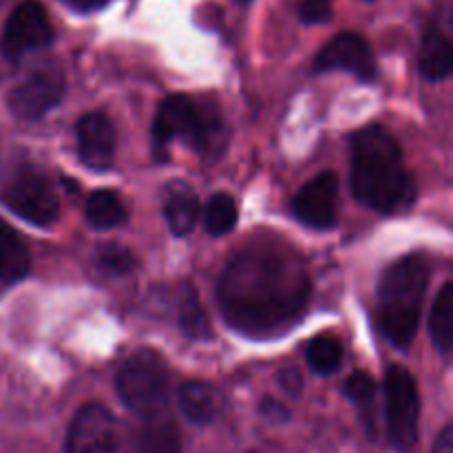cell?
I'll return each instance as SVG.
<instances>
[{
  "mask_svg": "<svg viewBox=\"0 0 453 453\" xmlns=\"http://www.w3.org/2000/svg\"><path fill=\"white\" fill-rule=\"evenodd\" d=\"M0 202L16 212L20 219L47 228L60 215V202L49 184L47 177L35 168H18L3 186H0Z\"/></svg>",
  "mask_w": 453,
  "mask_h": 453,
  "instance_id": "cell-6",
  "label": "cell"
},
{
  "mask_svg": "<svg viewBox=\"0 0 453 453\" xmlns=\"http://www.w3.org/2000/svg\"><path fill=\"white\" fill-rule=\"evenodd\" d=\"M345 396L352 403H357L361 410L370 411L376 396L374 379L370 374H365V372H354L348 379V383H345Z\"/></svg>",
  "mask_w": 453,
  "mask_h": 453,
  "instance_id": "cell-25",
  "label": "cell"
},
{
  "mask_svg": "<svg viewBox=\"0 0 453 453\" xmlns=\"http://www.w3.org/2000/svg\"><path fill=\"white\" fill-rule=\"evenodd\" d=\"M84 217L93 228H115V226H122L127 221V208L113 190L102 188L88 195Z\"/></svg>",
  "mask_w": 453,
  "mask_h": 453,
  "instance_id": "cell-18",
  "label": "cell"
},
{
  "mask_svg": "<svg viewBox=\"0 0 453 453\" xmlns=\"http://www.w3.org/2000/svg\"><path fill=\"white\" fill-rule=\"evenodd\" d=\"M261 414H264V418H268L270 423H286V420L290 418L286 407H283L281 403L273 401V398H265V401L261 403Z\"/></svg>",
  "mask_w": 453,
  "mask_h": 453,
  "instance_id": "cell-28",
  "label": "cell"
},
{
  "mask_svg": "<svg viewBox=\"0 0 453 453\" xmlns=\"http://www.w3.org/2000/svg\"><path fill=\"white\" fill-rule=\"evenodd\" d=\"M453 66L451 40L438 25H429L420 47V73L432 82L449 78Z\"/></svg>",
  "mask_w": 453,
  "mask_h": 453,
  "instance_id": "cell-15",
  "label": "cell"
},
{
  "mask_svg": "<svg viewBox=\"0 0 453 453\" xmlns=\"http://www.w3.org/2000/svg\"><path fill=\"white\" fill-rule=\"evenodd\" d=\"M352 190L358 202L383 215L403 212L414 203V180L388 128L374 124L352 137Z\"/></svg>",
  "mask_w": 453,
  "mask_h": 453,
  "instance_id": "cell-2",
  "label": "cell"
},
{
  "mask_svg": "<svg viewBox=\"0 0 453 453\" xmlns=\"http://www.w3.org/2000/svg\"><path fill=\"white\" fill-rule=\"evenodd\" d=\"M277 379L283 392L290 394V396H299V394L303 392V376H301V372L295 370V367H283V370L279 372Z\"/></svg>",
  "mask_w": 453,
  "mask_h": 453,
  "instance_id": "cell-27",
  "label": "cell"
},
{
  "mask_svg": "<svg viewBox=\"0 0 453 453\" xmlns=\"http://www.w3.org/2000/svg\"><path fill=\"white\" fill-rule=\"evenodd\" d=\"M226 321L248 336H274L303 317L312 283L299 257L277 246H252L234 257L219 279Z\"/></svg>",
  "mask_w": 453,
  "mask_h": 453,
  "instance_id": "cell-1",
  "label": "cell"
},
{
  "mask_svg": "<svg viewBox=\"0 0 453 453\" xmlns=\"http://www.w3.org/2000/svg\"><path fill=\"white\" fill-rule=\"evenodd\" d=\"M301 20L308 22V25H321L332 18V7L330 0H303L299 9Z\"/></svg>",
  "mask_w": 453,
  "mask_h": 453,
  "instance_id": "cell-26",
  "label": "cell"
},
{
  "mask_svg": "<svg viewBox=\"0 0 453 453\" xmlns=\"http://www.w3.org/2000/svg\"><path fill=\"white\" fill-rule=\"evenodd\" d=\"M31 268L29 252L16 230L0 219V288H7L27 277Z\"/></svg>",
  "mask_w": 453,
  "mask_h": 453,
  "instance_id": "cell-16",
  "label": "cell"
},
{
  "mask_svg": "<svg viewBox=\"0 0 453 453\" xmlns=\"http://www.w3.org/2000/svg\"><path fill=\"white\" fill-rule=\"evenodd\" d=\"M434 453H453V427L451 425H447V427L441 432V436L436 438Z\"/></svg>",
  "mask_w": 453,
  "mask_h": 453,
  "instance_id": "cell-29",
  "label": "cell"
},
{
  "mask_svg": "<svg viewBox=\"0 0 453 453\" xmlns=\"http://www.w3.org/2000/svg\"><path fill=\"white\" fill-rule=\"evenodd\" d=\"M66 91V78L58 60L40 62L22 82L9 93V111L18 119L35 122L60 104Z\"/></svg>",
  "mask_w": 453,
  "mask_h": 453,
  "instance_id": "cell-9",
  "label": "cell"
},
{
  "mask_svg": "<svg viewBox=\"0 0 453 453\" xmlns=\"http://www.w3.org/2000/svg\"><path fill=\"white\" fill-rule=\"evenodd\" d=\"M420 396L416 380L405 367H389L385 379V427L398 451H410L418 441Z\"/></svg>",
  "mask_w": 453,
  "mask_h": 453,
  "instance_id": "cell-7",
  "label": "cell"
},
{
  "mask_svg": "<svg viewBox=\"0 0 453 453\" xmlns=\"http://www.w3.org/2000/svg\"><path fill=\"white\" fill-rule=\"evenodd\" d=\"M137 449L140 453H181V438L175 420L166 411L153 418H144Z\"/></svg>",
  "mask_w": 453,
  "mask_h": 453,
  "instance_id": "cell-17",
  "label": "cell"
},
{
  "mask_svg": "<svg viewBox=\"0 0 453 453\" xmlns=\"http://www.w3.org/2000/svg\"><path fill=\"white\" fill-rule=\"evenodd\" d=\"M180 327L188 339L206 341L211 339V323H208L206 312H203L199 296L193 288L181 295L180 301Z\"/></svg>",
  "mask_w": 453,
  "mask_h": 453,
  "instance_id": "cell-22",
  "label": "cell"
},
{
  "mask_svg": "<svg viewBox=\"0 0 453 453\" xmlns=\"http://www.w3.org/2000/svg\"><path fill=\"white\" fill-rule=\"evenodd\" d=\"M317 71H348L358 80L372 82L376 78V58L370 44L358 34H339L332 38L314 60Z\"/></svg>",
  "mask_w": 453,
  "mask_h": 453,
  "instance_id": "cell-12",
  "label": "cell"
},
{
  "mask_svg": "<svg viewBox=\"0 0 453 453\" xmlns=\"http://www.w3.org/2000/svg\"><path fill=\"white\" fill-rule=\"evenodd\" d=\"M96 264L102 273L111 274V277H122V274H128L135 265V259H133L131 250L122 243H102L96 250Z\"/></svg>",
  "mask_w": 453,
  "mask_h": 453,
  "instance_id": "cell-24",
  "label": "cell"
},
{
  "mask_svg": "<svg viewBox=\"0 0 453 453\" xmlns=\"http://www.w3.org/2000/svg\"><path fill=\"white\" fill-rule=\"evenodd\" d=\"M53 40V27L47 12L38 0H25L7 18L0 51L7 60H20L27 53L49 47Z\"/></svg>",
  "mask_w": 453,
  "mask_h": 453,
  "instance_id": "cell-10",
  "label": "cell"
},
{
  "mask_svg": "<svg viewBox=\"0 0 453 453\" xmlns=\"http://www.w3.org/2000/svg\"><path fill=\"white\" fill-rule=\"evenodd\" d=\"M177 137L206 159H217L228 146V128L219 111L212 104H197L181 93L166 97L159 106L153 124L155 153H166L168 144Z\"/></svg>",
  "mask_w": 453,
  "mask_h": 453,
  "instance_id": "cell-4",
  "label": "cell"
},
{
  "mask_svg": "<svg viewBox=\"0 0 453 453\" xmlns=\"http://www.w3.org/2000/svg\"><path fill=\"white\" fill-rule=\"evenodd\" d=\"M177 401H180L181 414L195 425H211L224 407L219 389L203 380H190V383L181 385Z\"/></svg>",
  "mask_w": 453,
  "mask_h": 453,
  "instance_id": "cell-14",
  "label": "cell"
},
{
  "mask_svg": "<svg viewBox=\"0 0 453 453\" xmlns=\"http://www.w3.org/2000/svg\"><path fill=\"white\" fill-rule=\"evenodd\" d=\"M80 159L93 171H106L115 157V131L104 113H87L78 122Z\"/></svg>",
  "mask_w": 453,
  "mask_h": 453,
  "instance_id": "cell-13",
  "label": "cell"
},
{
  "mask_svg": "<svg viewBox=\"0 0 453 453\" xmlns=\"http://www.w3.org/2000/svg\"><path fill=\"white\" fill-rule=\"evenodd\" d=\"M429 274L427 259L410 255L394 261L380 279L379 321L383 334L396 348H410L418 332Z\"/></svg>",
  "mask_w": 453,
  "mask_h": 453,
  "instance_id": "cell-3",
  "label": "cell"
},
{
  "mask_svg": "<svg viewBox=\"0 0 453 453\" xmlns=\"http://www.w3.org/2000/svg\"><path fill=\"white\" fill-rule=\"evenodd\" d=\"M65 453H133L122 423L106 407L91 403L75 414Z\"/></svg>",
  "mask_w": 453,
  "mask_h": 453,
  "instance_id": "cell-8",
  "label": "cell"
},
{
  "mask_svg": "<svg viewBox=\"0 0 453 453\" xmlns=\"http://www.w3.org/2000/svg\"><path fill=\"white\" fill-rule=\"evenodd\" d=\"M118 394L142 418L164 414L168 407V367L155 349H140L118 372Z\"/></svg>",
  "mask_w": 453,
  "mask_h": 453,
  "instance_id": "cell-5",
  "label": "cell"
},
{
  "mask_svg": "<svg viewBox=\"0 0 453 453\" xmlns=\"http://www.w3.org/2000/svg\"><path fill=\"white\" fill-rule=\"evenodd\" d=\"M239 219V211L237 203L230 195H215L211 197V202L206 203V211H203V226L211 234L219 237V234L230 233L234 228Z\"/></svg>",
  "mask_w": 453,
  "mask_h": 453,
  "instance_id": "cell-23",
  "label": "cell"
},
{
  "mask_svg": "<svg viewBox=\"0 0 453 453\" xmlns=\"http://www.w3.org/2000/svg\"><path fill=\"white\" fill-rule=\"evenodd\" d=\"M295 217L308 228L326 230L336 224L339 212V177L326 171L310 180L292 202Z\"/></svg>",
  "mask_w": 453,
  "mask_h": 453,
  "instance_id": "cell-11",
  "label": "cell"
},
{
  "mask_svg": "<svg viewBox=\"0 0 453 453\" xmlns=\"http://www.w3.org/2000/svg\"><path fill=\"white\" fill-rule=\"evenodd\" d=\"M432 341L442 354H449L453 348V283L447 281L434 301L432 317H429Z\"/></svg>",
  "mask_w": 453,
  "mask_h": 453,
  "instance_id": "cell-19",
  "label": "cell"
},
{
  "mask_svg": "<svg viewBox=\"0 0 453 453\" xmlns=\"http://www.w3.org/2000/svg\"><path fill=\"white\" fill-rule=\"evenodd\" d=\"M199 219V202L190 190L177 193L166 203V221L168 228L177 237H184L195 228Z\"/></svg>",
  "mask_w": 453,
  "mask_h": 453,
  "instance_id": "cell-20",
  "label": "cell"
},
{
  "mask_svg": "<svg viewBox=\"0 0 453 453\" xmlns=\"http://www.w3.org/2000/svg\"><path fill=\"white\" fill-rule=\"evenodd\" d=\"M305 358L317 374H332V372L339 370L341 361H343V345L334 336L321 334L310 341Z\"/></svg>",
  "mask_w": 453,
  "mask_h": 453,
  "instance_id": "cell-21",
  "label": "cell"
},
{
  "mask_svg": "<svg viewBox=\"0 0 453 453\" xmlns=\"http://www.w3.org/2000/svg\"><path fill=\"white\" fill-rule=\"evenodd\" d=\"M65 3L69 4V7H73L75 12L87 13V12H96V9H100L106 0H65Z\"/></svg>",
  "mask_w": 453,
  "mask_h": 453,
  "instance_id": "cell-30",
  "label": "cell"
}]
</instances>
